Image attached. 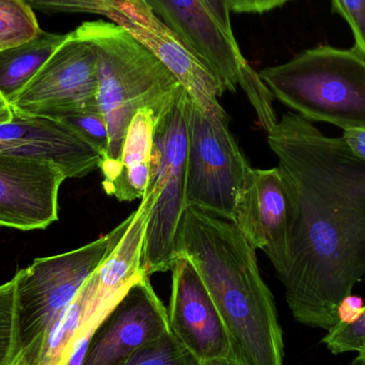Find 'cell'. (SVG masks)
Segmentation results:
<instances>
[{"instance_id":"5b68a950","label":"cell","mask_w":365,"mask_h":365,"mask_svg":"<svg viewBox=\"0 0 365 365\" xmlns=\"http://www.w3.org/2000/svg\"><path fill=\"white\" fill-rule=\"evenodd\" d=\"M132 219L133 212L98 240L68 252L34 259L15 274L19 355L28 364H36L51 328L123 237Z\"/></svg>"},{"instance_id":"9c48e42d","label":"cell","mask_w":365,"mask_h":365,"mask_svg":"<svg viewBox=\"0 0 365 365\" xmlns=\"http://www.w3.org/2000/svg\"><path fill=\"white\" fill-rule=\"evenodd\" d=\"M98 87L96 49L74 30L11 103L10 108L19 115L51 119L100 110Z\"/></svg>"},{"instance_id":"30bf717a","label":"cell","mask_w":365,"mask_h":365,"mask_svg":"<svg viewBox=\"0 0 365 365\" xmlns=\"http://www.w3.org/2000/svg\"><path fill=\"white\" fill-rule=\"evenodd\" d=\"M105 16L151 49L202 113L212 118L227 117L219 103L225 92L222 86L143 0H110Z\"/></svg>"},{"instance_id":"277c9868","label":"cell","mask_w":365,"mask_h":365,"mask_svg":"<svg viewBox=\"0 0 365 365\" xmlns=\"http://www.w3.org/2000/svg\"><path fill=\"white\" fill-rule=\"evenodd\" d=\"M274 98L304 119L365 130V56L319 46L259 72Z\"/></svg>"},{"instance_id":"f1b7e54d","label":"cell","mask_w":365,"mask_h":365,"mask_svg":"<svg viewBox=\"0 0 365 365\" xmlns=\"http://www.w3.org/2000/svg\"><path fill=\"white\" fill-rule=\"evenodd\" d=\"M199 365H240L233 358H221V359L208 360L200 362Z\"/></svg>"},{"instance_id":"3957f363","label":"cell","mask_w":365,"mask_h":365,"mask_svg":"<svg viewBox=\"0 0 365 365\" xmlns=\"http://www.w3.org/2000/svg\"><path fill=\"white\" fill-rule=\"evenodd\" d=\"M77 34L98 56V105L106 121L109 150L100 169L119 160L126 132L139 110L147 109L154 122L184 88L151 49L113 21H86Z\"/></svg>"},{"instance_id":"2e32d148","label":"cell","mask_w":365,"mask_h":365,"mask_svg":"<svg viewBox=\"0 0 365 365\" xmlns=\"http://www.w3.org/2000/svg\"><path fill=\"white\" fill-rule=\"evenodd\" d=\"M153 115L147 109L136 113L126 132L119 160L101 169L103 188L107 195L121 202L143 199L149 185L153 151Z\"/></svg>"},{"instance_id":"603a6c76","label":"cell","mask_w":365,"mask_h":365,"mask_svg":"<svg viewBox=\"0 0 365 365\" xmlns=\"http://www.w3.org/2000/svg\"><path fill=\"white\" fill-rule=\"evenodd\" d=\"M332 6L349 24L355 48L365 56V0H331Z\"/></svg>"},{"instance_id":"ba28073f","label":"cell","mask_w":365,"mask_h":365,"mask_svg":"<svg viewBox=\"0 0 365 365\" xmlns=\"http://www.w3.org/2000/svg\"><path fill=\"white\" fill-rule=\"evenodd\" d=\"M251 168L230 132L227 117H207L191 101L187 207L233 222L236 202Z\"/></svg>"},{"instance_id":"52a82bcc","label":"cell","mask_w":365,"mask_h":365,"mask_svg":"<svg viewBox=\"0 0 365 365\" xmlns=\"http://www.w3.org/2000/svg\"><path fill=\"white\" fill-rule=\"evenodd\" d=\"M216 77L225 91L242 88L262 128L276 125L272 94L248 63L236 41L221 29L201 0H143Z\"/></svg>"},{"instance_id":"4dcf8cb0","label":"cell","mask_w":365,"mask_h":365,"mask_svg":"<svg viewBox=\"0 0 365 365\" xmlns=\"http://www.w3.org/2000/svg\"><path fill=\"white\" fill-rule=\"evenodd\" d=\"M358 358H359V359L364 360L365 361V349L361 351V353L358 354Z\"/></svg>"},{"instance_id":"7402d4cb","label":"cell","mask_w":365,"mask_h":365,"mask_svg":"<svg viewBox=\"0 0 365 365\" xmlns=\"http://www.w3.org/2000/svg\"><path fill=\"white\" fill-rule=\"evenodd\" d=\"M86 140L89 141L107 158L109 150V134L106 121L100 110L88 111L72 117L63 118Z\"/></svg>"},{"instance_id":"f546056e","label":"cell","mask_w":365,"mask_h":365,"mask_svg":"<svg viewBox=\"0 0 365 365\" xmlns=\"http://www.w3.org/2000/svg\"><path fill=\"white\" fill-rule=\"evenodd\" d=\"M12 365H29L27 364V361H26L25 358L23 357V356L19 355V357H17V359L15 360L14 364Z\"/></svg>"},{"instance_id":"9a60e30c","label":"cell","mask_w":365,"mask_h":365,"mask_svg":"<svg viewBox=\"0 0 365 365\" xmlns=\"http://www.w3.org/2000/svg\"><path fill=\"white\" fill-rule=\"evenodd\" d=\"M233 222L247 242L261 249L279 278L289 257L287 201L278 167L251 168L236 202Z\"/></svg>"},{"instance_id":"e0dca14e","label":"cell","mask_w":365,"mask_h":365,"mask_svg":"<svg viewBox=\"0 0 365 365\" xmlns=\"http://www.w3.org/2000/svg\"><path fill=\"white\" fill-rule=\"evenodd\" d=\"M66 38L68 34L42 30L32 40L0 51V96L9 106Z\"/></svg>"},{"instance_id":"d6986e66","label":"cell","mask_w":365,"mask_h":365,"mask_svg":"<svg viewBox=\"0 0 365 365\" xmlns=\"http://www.w3.org/2000/svg\"><path fill=\"white\" fill-rule=\"evenodd\" d=\"M19 355L15 308V279L0 285V365H12Z\"/></svg>"},{"instance_id":"4fadbf2b","label":"cell","mask_w":365,"mask_h":365,"mask_svg":"<svg viewBox=\"0 0 365 365\" xmlns=\"http://www.w3.org/2000/svg\"><path fill=\"white\" fill-rule=\"evenodd\" d=\"M169 302L170 331L197 359L232 358V347L222 319L195 266L185 257L173 265Z\"/></svg>"},{"instance_id":"4316f807","label":"cell","mask_w":365,"mask_h":365,"mask_svg":"<svg viewBox=\"0 0 365 365\" xmlns=\"http://www.w3.org/2000/svg\"><path fill=\"white\" fill-rule=\"evenodd\" d=\"M342 139L354 155L357 156L360 160H365V130L364 128L343 130Z\"/></svg>"},{"instance_id":"8992f818","label":"cell","mask_w":365,"mask_h":365,"mask_svg":"<svg viewBox=\"0 0 365 365\" xmlns=\"http://www.w3.org/2000/svg\"><path fill=\"white\" fill-rule=\"evenodd\" d=\"M191 98L184 89L155 121L147 190L155 197L143 246L148 276L171 272L177 261V238L186 210V173Z\"/></svg>"},{"instance_id":"7c38bea8","label":"cell","mask_w":365,"mask_h":365,"mask_svg":"<svg viewBox=\"0 0 365 365\" xmlns=\"http://www.w3.org/2000/svg\"><path fill=\"white\" fill-rule=\"evenodd\" d=\"M66 179L53 163L0 152V227L46 229L58 220Z\"/></svg>"},{"instance_id":"6da1fadb","label":"cell","mask_w":365,"mask_h":365,"mask_svg":"<svg viewBox=\"0 0 365 365\" xmlns=\"http://www.w3.org/2000/svg\"><path fill=\"white\" fill-rule=\"evenodd\" d=\"M267 134L287 201L289 257L279 279L296 321L328 331L365 276V160L296 113Z\"/></svg>"},{"instance_id":"5bb4252c","label":"cell","mask_w":365,"mask_h":365,"mask_svg":"<svg viewBox=\"0 0 365 365\" xmlns=\"http://www.w3.org/2000/svg\"><path fill=\"white\" fill-rule=\"evenodd\" d=\"M0 152L53 163L68 179L90 175L105 160L63 120L15 113L11 121L0 123Z\"/></svg>"},{"instance_id":"7a4b0ae2","label":"cell","mask_w":365,"mask_h":365,"mask_svg":"<svg viewBox=\"0 0 365 365\" xmlns=\"http://www.w3.org/2000/svg\"><path fill=\"white\" fill-rule=\"evenodd\" d=\"M177 257L195 266L222 319L240 365H284V342L274 296L264 282L255 249L235 223L186 207Z\"/></svg>"},{"instance_id":"d4e9b609","label":"cell","mask_w":365,"mask_h":365,"mask_svg":"<svg viewBox=\"0 0 365 365\" xmlns=\"http://www.w3.org/2000/svg\"><path fill=\"white\" fill-rule=\"evenodd\" d=\"M289 1L292 0H230V6L234 13L262 14Z\"/></svg>"},{"instance_id":"ffe728a7","label":"cell","mask_w":365,"mask_h":365,"mask_svg":"<svg viewBox=\"0 0 365 365\" xmlns=\"http://www.w3.org/2000/svg\"><path fill=\"white\" fill-rule=\"evenodd\" d=\"M119 365H199L173 334L147 345Z\"/></svg>"},{"instance_id":"44dd1931","label":"cell","mask_w":365,"mask_h":365,"mask_svg":"<svg viewBox=\"0 0 365 365\" xmlns=\"http://www.w3.org/2000/svg\"><path fill=\"white\" fill-rule=\"evenodd\" d=\"M322 342L332 354L361 353L365 349V306L364 312L351 323L339 322L328 330Z\"/></svg>"},{"instance_id":"cb8c5ba5","label":"cell","mask_w":365,"mask_h":365,"mask_svg":"<svg viewBox=\"0 0 365 365\" xmlns=\"http://www.w3.org/2000/svg\"><path fill=\"white\" fill-rule=\"evenodd\" d=\"M206 10L214 17L215 21L220 26L221 29L225 32L231 40L236 41L232 29L231 6L230 0H201Z\"/></svg>"},{"instance_id":"484cf974","label":"cell","mask_w":365,"mask_h":365,"mask_svg":"<svg viewBox=\"0 0 365 365\" xmlns=\"http://www.w3.org/2000/svg\"><path fill=\"white\" fill-rule=\"evenodd\" d=\"M364 304L362 298L358 296L349 295L341 302L338 308L339 322L351 323L356 321L364 312Z\"/></svg>"},{"instance_id":"8fae6325","label":"cell","mask_w":365,"mask_h":365,"mask_svg":"<svg viewBox=\"0 0 365 365\" xmlns=\"http://www.w3.org/2000/svg\"><path fill=\"white\" fill-rule=\"evenodd\" d=\"M137 281L88 343L79 365H119L133 354L170 334L168 310L152 287Z\"/></svg>"},{"instance_id":"ac0fdd59","label":"cell","mask_w":365,"mask_h":365,"mask_svg":"<svg viewBox=\"0 0 365 365\" xmlns=\"http://www.w3.org/2000/svg\"><path fill=\"white\" fill-rule=\"evenodd\" d=\"M41 31L34 11L25 0H0V51L28 42Z\"/></svg>"},{"instance_id":"83f0119b","label":"cell","mask_w":365,"mask_h":365,"mask_svg":"<svg viewBox=\"0 0 365 365\" xmlns=\"http://www.w3.org/2000/svg\"><path fill=\"white\" fill-rule=\"evenodd\" d=\"M13 111L9 106L8 103L0 96V123L9 122L12 120Z\"/></svg>"}]
</instances>
